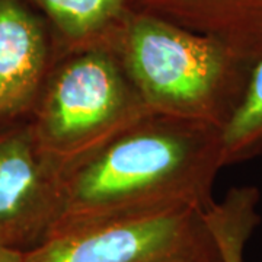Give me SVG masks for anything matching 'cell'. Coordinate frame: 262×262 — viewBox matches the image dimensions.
Wrapping results in <instances>:
<instances>
[{
  "label": "cell",
  "instance_id": "1",
  "mask_svg": "<svg viewBox=\"0 0 262 262\" xmlns=\"http://www.w3.org/2000/svg\"><path fill=\"white\" fill-rule=\"evenodd\" d=\"M222 168L220 128L147 115L64 173L63 211L53 233L177 207L208 210Z\"/></svg>",
  "mask_w": 262,
  "mask_h": 262
},
{
  "label": "cell",
  "instance_id": "2",
  "mask_svg": "<svg viewBox=\"0 0 262 262\" xmlns=\"http://www.w3.org/2000/svg\"><path fill=\"white\" fill-rule=\"evenodd\" d=\"M103 44L151 113L220 130L252 70L213 38L136 9L124 13Z\"/></svg>",
  "mask_w": 262,
  "mask_h": 262
},
{
  "label": "cell",
  "instance_id": "3",
  "mask_svg": "<svg viewBox=\"0 0 262 262\" xmlns=\"http://www.w3.org/2000/svg\"><path fill=\"white\" fill-rule=\"evenodd\" d=\"M70 53L51 67L28 117L41 149L64 173L153 114L108 46Z\"/></svg>",
  "mask_w": 262,
  "mask_h": 262
},
{
  "label": "cell",
  "instance_id": "4",
  "mask_svg": "<svg viewBox=\"0 0 262 262\" xmlns=\"http://www.w3.org/2000/svg\"><path fill=\"white\" fill-rule=\"evenodd\" d=\"M198 207H177L76 226L24 253L22 262H188L219 253Z\"/></svg>",
  "mask_w": 262,
  "mask_h": 262
},
{
  "label": "cell",
  "instance_id": "5",
  "mask_svg": "<svg viewBox=\"0 0 262 262\" xmlns=\"http://www.w3.org/2000/svg\"><path fill=\"white\" fill-rule=\"evenodd\" d=\"M63 181L28 118L0 130V245L28 252L53 233L63 211Z\"/></svg>",
  "mask_w": 262,
  "mask_h": 262
},
{
  "label": "cell",
  "instance_id": "6",
  "mask_svg": "<svg viewBox=\"0 0 262 262\" xmlns=\"http://www.w3.org/2000/svg\"><path fill=\"white\" fill-rule=\"evenodd\" d=\"M51 37L28 0H0V130L29 117L53 67Z\"/></svg>",
  "mask_w": 262,
  "mask_h": 262
},
{
  "label": "cell",
  "instance_id": "7",
  "mask_svg": "<svg viewBox=\"0 0 262 262\" xmlns=\"http://www.w3.org/2000/svg\"><path fill=\"white\" fill-rule=\"evenodd\" d=\"M130 9L213 38L246 64L262 58V0H130Z\"/></svg>",
  "mask_w": 262,
  "mask_h": 262
},
{
  "label": "cell",
  "instance_id": "8",
  "mask_svg": "<svg viewBox=\"0 0 262 262\" xmlns=\"http://www.w3.org/2000/svg\"><path fill=\"white\" fill-rule=\"evenodd\" d=\"M70 51L101 46L111 34L130 0H28Z\"/></svg>",
  "mask_w": 262,
  "mask_h": 262
},
{
  "label": "cell",
  "instance_id": "9",
  "mask_svg": "<svg viewBox=\"0 0 262 262\" xmlns=\"http://www.w3.org/2000/svg\"><path fill=\"white\" fill-rule=\"evenodd\" d=\"M258 203L259 191L256 188H233L206 211L207 225L223 262H245L246 244L261 222Z\"/></svg>",
  "mask_w": 262,
  "mask_h": 262
},
{
  "label": "cell",
  "instance_id": "10",
  "mask_svg": "<svg viewBox=\"0 0 262 262\" xmlns=\"http://www.w3.org/2000/svg\"><path fill=\"white\" fill-rule=\"evenodd\" d=\"M225 166L262 153V58L252 66L245 94L222 130Z\"/></svg>",
  "mask_w": 262,
  "mask_h": 262
},
{
  "label": "cell",
  "instance_id": "11",
  "mask_svg": "<svg viewBox=\"0 0 262 262\" xmlns=\"http://www.w3.org/2000/svg\"><path fill=\"white\" fill-rule=\"evenodd\" d=\"M24 253L16 249H10L3 245H0V262H22Z\"/></svg>",
  "mask_w": 262,
  "mask_h": 262
},
{
  "label": "cell",
  "instance_id": "12",
  "mask_svg": "<svg viewBox=\"0 0 262 262\" xmlns=\"http://www.w3.org/2000/svg\"><path fill=\"white\" fill-rule=\"evenodd\" d=\"M188 262H223V259H222V255H220V249H219V253H215V255H211V256H207V258H201V259H194V261H188Z\"/></svg>",
  "mask_w": 262,
  "mask_h": 262
}]
</instances>
